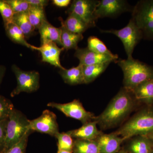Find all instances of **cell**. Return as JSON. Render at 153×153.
I'll return each mask as SVG.
<instances>
[{
	"label": "cell",
	"mask_w": 153,
	"mask_h": 153,
	"mask_svg": "<svg viewBox=\"0 0 153 153\" xmlns=\"http://www.w3.org/2000/svg\"><path fill=\"white\" fill-rule=\"evenodd\" d=\"M135 99L132 91L123 88L94 120L102 129L117 125L131 112L135 104Z\"/></svg>",
	"instance_id": "obj_1"
},
{
	"label": "cell",
	"mask_w": 153,
	"mask_h": 153,
	"mask_svg": "<svg viewBox=\"0 0 153 153\" xmlns=\"http://www.w3.org/2000/svg\"><path fill=\"white\" fill-rule=\"evenodd\" d=\"M123 72L125 88L131 91L141 83L153 79V67L137 60H117Z\"/></svg>",
	"instance_id": "obj_2"
},
{
	"label": "cell",
	"mask_w": 153,
	"mask_h": 153,
	"mask_svg": "<svg viewBox=\"0 0 153 153\" xmlns=\"http://www.w3.org/2000/svg\"><path fill=\"white\" fill-rule=\"evenodd\" d=\"M153 132V109L146 108L138 112L113 133L124 140L139 135L146 136Z\"/></svg>",
	"instance_id": "obj_3"
},
{
	"label": "cell",
	"mask_w": 153,
	"mask_h": 153,
	"mask_svg": "<svg viewBox=\"0 0 153 153\" xmlns=\"http://www.w3.org/2000/svg\"><path fill=\"white\" fill-rule=\"evenodd\" d=\"M30 120L19 110L14 108L8 119L6 128L5 150H7L23 138L30 130Z\"/></svg>",
	"instance_id": "obj_4"
},
{
	"label": "cell",
	"mask_w": 153,
	"mask_h": 153,
	"mask_svg": "<svg viewBox=\"0 0 153 153\" xmlns=\"http://www.w3.org/2000/svg\"><path fill=\"white\" fill-rule=\"evenodd\" d=\"M102 33L114 34L120 39L124 47L128 59H132L134 49L143 37L141 31L132 19L125 27L119 30H101Z\"/></svg>",
	"instance_id": "obj_5"
},
{
	"label": "cell",
	"mask_w": 153,
	"mask_h": 153,
	"mask_svg": "<svg viewBox=\"0 0 153 153\" xmlns=\"http://www.w3.org/2000/svg\"><path fill=\"white\" fill-rule=\"evenodd\" d=\"M12 69L17 82L16 87L11 93L12 97L22 92L32 93L38 90L40 87V74L38 71H24L15 64L12 66Z\"/></svg>",
	"instance_id": "obj_6"
},
{
	"label": "cell",
	"mask_w": 153,
	"mask_h": 153,
	"mask_svg": "<svg viewBox=\"0 0 153 153\" xmlns=\"http://www.w3.org/2000/svg\"><path fill=\"white\" fill-rule=\"evenodd\" d=\"M47 105L58 110L67 117L80 121L82 125L95 120L94 114L87 111L78 100H74L71 102L63 104L50 102Z\"/></svg>",
	"instance_id": "obj_7"
},
{
	"label": "cell",
	"mask_w": 153,
	"mask_h": 153,
	"mask_svg": "<svg viewBox=\"0 0 153 153\" xmlns=\"http://www.w3.org/2000/svg\"><path fill=\"white\" fill-rule=\"evenodd\" d=\"M99 1L75 0L67 10L68 14H74L81 18L91 27H95L97 19L95 12Z\"/></svg>",
	"instance_id": "obj_8"
},
{
	"label": "cell",
	"mask_w": 153,
	"mask_h": 153,
	"mask_svg": "<svg viewBox=\"0 0 153 153\" xmlns=\"http://www.w3.org/2000/svg\"><path fill=\"white\" fill-rule=\"evenodd\" d=\"M29 129L33 132L48 134L55 137L59 132L57 116L49 110H45L41 116L30 120Z\"/></svg>",
	"instance_id": "obj_9"
},
{
	"label": "cell",
	"mask_w": 153,
	"mask_h": 153,
	"mask_svg": "<svg viewBox=\"0 0 153 153\" xmlns=\"http://www.w3.org/2000/svg\"><path fill=\"white\" fill-rule=\"evenodd\" d=\"M130 10L127 2L124 0L99 1L95 12L97 19L105 17H112Z\"/></svg>",
	"instance_id": "obj_10"
},
{
	"label": "cell",
	"mask_w": 153,
	"mask_h": 153,
	"mask_svg": "<svg viewBox=\"0 0 153 153\" xmlns=\"http://www.w3.org/2000/svg\"><path fill=\"white\" fill-rule=\"evenodd\" d=\"M74 56L79 60V64L82 66H90L107 62H116L118 55H102L91 51L88 48H77Z\"/></svg>",
	"instance_id": "obj_11"
},
{
	"label": "cell",
	"mask_w": 153,
	"mask_h": 153,
	"mask_svg": "<svg viewBox=\"0 0 153 153\" xmlns=\"http://www.w3.org/2000/svg\"><path fill=\"white\" fill-rule=\"evenodd\" d=\"M131 19L139 28L153 24V0L139 2L133 10Z\"/></svg>",
	"instance_id": "obj_12"
},
{
	"label": "cell",
	"mask_w": 153,
	"mask_h": 153,
	"mask_svg": "<svg viewBox=\"0 0 153 153\" xmlns=\"http://www.w3.org/2000/svg\"><path fill=\"white\" fill-rule=\"evenodd\" d=\"M64 49L63 47L59 48L56 43L51 42H46L41 44V47L34 48V50L41 53L42 62L49 63L60 69L65 68L61 65L60 59V53Z\"/></svg>",
	"instance_id": "obj_13"
},
{
	"label": "cell",
	"mask_w": 153,
	"mask_h": 153,
	"mask_svg": "<svg viewBox=\"0 0 153 153\" xmlns=\"http://www.w3.org/2000/svg\"><path fill=\"white\" fill-rule=\"evenodd\" d=\"M96 140L98 143L99 153H118L124 140L113 133H102Z\"/></svg>",
	"instance_id": "obj_14"
},
{
	"label": "cell",
	"mask_w": 153,
	"mask_h": 153,
	"mask_svg": "<svg viewBox=\"0 0 153 153\" xmlns=\"http://www.w3.org/2000/svg\"><path fill=\"white\" fill-rule=\"evenodd\" d=\"M97 124L94 120L82 125L79 128L67 132L75 139L96 140L102 134L97 129Z\"/></svg>",
	"instance_id": "obj_15"
},
{
	"label": "cell",
	"mask_w": 153,
	"mask_h": 153,
	"mask_svg": "<svg viewBox=\"0 0 153 153\" xmlns=\"http://www.w3.org/2000/svg\"><path fill=\"white\" fill-rule=\"evenodd\" d=\"M38 30L41 36V44L51 42L62 46L61 28L55 27L46 20Z\"/></svg>",
	"instance_id": "obj_16"
},
{
	"label": "cell",
	"mask_w": 153,
	"mask_h": 153,
	"mask_svg": "<svg viewBox=\"0 0 153 153\" xmlns=\"http://www.w3.org/2000/svg\"><path fill=\"white\" fill-rule=\"evenodd\" d=\"M153 141L146 136L134 137L127 146V152L129 153H152Z\"/></svg>",
	"instance_id": "obj_17"
},
{
	"label": "cell",
	"mask_w": 153,
	"mask_h": 153,
	"mask_svg": "<svg viewBox=\"0 0 153 153\" xmlns=\"http://www.w3.org/2000/svg\"><path fill=\"white\" fill-rule=\"evenodd\" d=\"M59 74L64 82L69 85L84 84L83 66L80 64L70 69H60Z\"/></svg>",
	"instance_id": "obj_18"
},
{
	"label": "cell",
	"mask_w": 153,
	"mask_h": 153,
	"mask_svg": "<svg viewBox=\"0 0 153 153\" xmlns=\"http://www.w3.org/2000/svg\"><path fill=\"white\" fill-rule=\"evenodd\" d=\"M136 99L151 105L153 103V79L141 83L131 91Z\"/></svg>",
	"instance_id": "obj_19"
},
{
	"label": "cell",
	"mask_w": 153,
	"mask_h": 153,
	"mask_svg": "<svg viewBox=\"0 0 153 153\" xmlns=\"http://www.w3.org/2000/svg\"><path fill=\"white\" fill-rule=\"evenodd\" d=\"M61 26V44L62 47L64 49L68 50L70 49L77 48L78 43L82 40L83 37L82 34H76L71 33L65 27L63 23V19L59 18Z\"/></svg>",
	"instance_id": "obj_20"
},
{
	"label": "cell",
	"mask_w": 153,
	"mask_h": 153,
	"mask_svg": "<svg viewBox=\"0 0 153 153\" xmlns=\"http://www.w3.org/2000/svg\"><path fill=\"white\" fill-rule=\"evenodd\" d=\"M4 27L7 36L13 42L34 50L35 46L28 43L22 30L17 25L12 23Z\"/></svg>",
	"instance_id": "obj_21"
},
{
	"label": "cell",
	"mask_w": 153,
	"mask_h": 153,
	"mask_svg": "<svg viewBox=\"0 0 153 153\" xmlns=\"http://www.w3.org/2000/svg\"><path fill=\"white\" fill-rule=\"evenodd\" d=\"M63 23L67 30L76 34H82L90 28L81 18L74 14H69L66 21H63Z\"/></svg>",
	"instance_id": "obj_22"
},
{
	"label": "cell",
	"mask_w": 153,
	"mask_h": 153,
	"mask_svg": "<svg viewBox=\"0 0 153 153\" xmlns=\"http://www.w3.org/2000/svg\"><path fill=\"white\" fill-rule=\"evenodd\" d=\"M110 63V62H107L90 66H83L84 84H88L94 81L106 70Z\"/></svg>",
	"instance_id": "obj_23"
},
{
	"label": "cell",
	"mask_w": 153,
	"mask_h": 153,
	"mask_svg": "<svg viewBox=\"0 0 153 153\" xmlns=\"http://www.w3.org/2000/svg\"><path fill=\"white\" fill-rule=\"evenodd\" d=\"M13 23L22 30L26 38L32 36L36 30L30 23L27 12L15 14Z\"/></svg>",
	"instance_id": "obj_24"
},
{
	"label": "cell",
	"mask_w": 153,
	"mask_h": 153,
	"mask_svg": "<svg viewBox=\"0 0 153 153\" xmlns=\"http://www.w3.org/2000/svg\"><path fill=\"white\" fill-rule=\"evenodd\" d=\"M73 153H99L96 140L75 139L74 141Z\"/></svg>",
	"instance_id": "obj_25"
},
{
	"label": "cell",
	"mask_w": 153,
	"mask_h": 153,
	"mask_svg": "<svg viewBox=\"0 0 153 153\" xmlns=\"http://www.w3.org/2000/svg\"><path fill=\"white\" fill-rule=\"evenodd\" d=\"M27 14L30 23L35 29H38L42 23L46 21L44 8L30 5Z\"/></svg>",
	"instance_id": "obj_26"
},
{
	"label": "cell",
	"mask_w": 153,
	"mask_h": 153,
	"mask_svg": "<svg viewBox=\"0 0 153 153\" xmlns=\"http://www.w3.org/2000/svg\"><path fill=\"white\" fill-rule=\"evenodd\" d=\"M87 48L91 51L98 54L111 56L115 55L107 48L102 41L95 36H91L88 38Z\"/></svg>",
	"instance_id": "obj_27"
},
{
	"label": "cell",
	"mask_w": 153,
	"mask_h": 153,
	"mask_svg": "<svg viewBox=\"0 0 153 153\" xmlns=\"http://www.w3.org/2000/svg\"><path fill=\"white\" fill-rule=\"evenodd\" d=\"M57 140L58 150H63L72 152L74 141L73 138L68 132L60 133L55 135Z\"/></svg>",
	"instance_id": "obj_28"
},
{
	"label": "cell",
	"mask_w": 153,
	"mask_h": 153,
	"mask_svg": "<svg viewBox=\"0 0 153 153\" xmlns=\"http://www.w3.org/2000/svg\"><path fill=\"white\" fill-rule=\"evenodd\" d=\"M14 108L13 104L10 100L0 95V122L8 118Z\"/></svg>",
	"instance_id": "obj_29"
},
{
	"label": "cell",
	"mask_w": 153,
	"mask_h": 153,
	"mask_svg": "<svg viewBox=\"0 0 153 153\" xmlns=\"http://www.w3.org/2000/svg\"><path fill=\"white\" fill-rule=\"evenodd\" d=\"M0 13L2 17L4 26L13 23L15 13L10 6L4 0H0Z\"/></svg>",
	"instance_id": "obj_30"
},
{
	"label": "cell",
	"mask_w": 153,
	"mask_h": 153,
	"mask_svg": "<svg viewBox=\"0 0 153 153\" xmlns=\"http://www.w3.org/2000/svg\"><path fill=\"white\" fill-rule=\"evenodd\" d=\"M10 6L14 13L27 12L30 5L26 0H4Z\"/></svg>",
	"instance_id": "obj_31"
},
{
	"label": "cell",
	"mask_w": 153,
	"mask_h": 153,
	"mask_svg": "<svg viewBox=\"0 0 153 153\" xmlns=\"http://www.w3.org/2000/svg\"><path fill=\"white\" fill-rule=\"evenodd\" d=\"M33 132L30 130L28 131L23 138L18 143L16 144L3 153H25L27 146L28 138Z\"/></svg>",
	"instance_id": "obj_32"
},
{
	"label": "cell",
	"mask_w": 153,
	"mask_h": 153,
	"mask_svg": "<svg viewBox=\"0 0 153 153\" xmlns=\"http://www.w3.org/2000/svg\"><path fill=\"white\" fill-rule=\"evenodd\" d=\"M8 119L0 122V153H3L5 150L6 128Z\"/></svg>",
	"instance_id": "obj_33"
},
{
	"label": "cell",
	"mask_w": 153,
	"mask_h": 153,
	"mask_svg": "<svg viewBox=\"0 0 153 153\" xmlns=\"http://www.w3.org/2000/svg\"><path fill=\"white\" fill-rule=\"evenodd\" d=\"M27 2L32 6L45 7L49 3V1L47 0H26Z\"/></svg>",
	"instance_id": "obj_34"
},
{
	"label": "cell",
	"mask_w": 153,
	"mask_h": 153,
	"mask_svg": "<svg viewBox=\"0 0 153 153\" xmlns=\"http://www.w3.org/2000/svg\"><path fill=\"white\" fill-rule=\"evenodd\" d=\"M71 3L70 0H53L52 3L55 5L59 7H67Z\"/></svg>",
	"instance_id": "obj_35"
},
{
	"label": "cell",
	"mask_w": 153,
	"mask_h": 153,
	"mask_svg": "<svg viewBox=\"0 0 153 153\" xmlns=\"http://www.w3.org/2000/svg\"><path fill=\"white\" fill-rule=\"evenodd\" d=\"M6 71L5 66L0 65V85L2 81L3 78L4 76Z\"/></svg>",
	"instance_id": "obj_36"
},
{
	"label": "cell",
	"mask_w": 153,
	"mask_h": 153,
	"mask_svg": "<svg viewBox=\"0 0 153 153\" xmlns=\"http://www.w3.org/2000/svg\"><path fill=\"white\" fill-rule=\"evenodd\" d=\"M146 136L148 137H149L150 139L152 140L153 141V132L151 133L148 134V135Z\"/></svg>",
	"instance_id": "obj_37"
},
{
	"label": "cell",
	"mask_w": 153,
	"mask_h": 153,
	"mask_svg": "<svg viewBox=\"0 0 153 153\" xmlns=\"http://www.w3.org/2000/svg\"><path fill=\"white\" fill-rule=\"evenodd\" d=\"M57 153H73L72 152H69V151L58 150Z\"/></svg>",
	"instance_id": "obj_38"
},
{
	"label": "cell",
	"mask_w": 153,
	"mask_h": 153,
	"mask_svg": "<svg viewBox=\"0 0 153 153\" xmlns=\"http://www.w3.org/2000/svg\"><path fill=\"white\" fill-rule=\"evenodd\" d=\"M118 153H129L128 152H127L125 150H120Z\"/></svg>",
	"instance_id": "obj_39"
},
{
	"label": "cell",
	"mask_w": 153,
	"mask_h": 153,
	"mask_svg": "<svg viewBox=\"0 0 153 153\" xmlns=\"http://www.w3.org/2000/svg\"><path fill=\"white\" fill-rule=\"evenodd\" d=\"M152 153H153V149L152 152Z\"/></svg>",
	"instance_id": "obj_40"
}]
</instances>
